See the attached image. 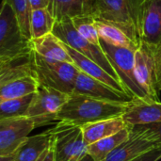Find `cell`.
<instances>
[{"label": "cell", "instance_id": "obj_27", "mask_svg": "<svg viewBox=\"0 0 161 161\" xmlns=\"http://www.w3.org/2000/svg\"><path fill=\"white\" fill-rule=\"evenodd\" d=\"M2 2L7 3L11 7L13 11L15 12L17 19L19 21V25L24 35L31 40V32H30V14L31 8L29 4V0H2Z\"/></svg>", "mask_w": 161, "mask_h": 161}, {"label": "cell", "instance_id": "obj_17", "mask_svg": "<svg viewBox=\"0 0 161 161\" xmlns=\"http://www.w3.org/2000/svg\"><path fill=\"white\" fill-rule=\"evenodd\" d=\"M128 125L123 116L108 118L95 123L82 125L83 137L86 144L89 146L92 143L98 142L104 138L109 137L126 128Z\"/></svg>", "mask_w": 161, "mask_h": 161}, {"label": "cell", "instance_id": "obj_7", "mask_svg": "<svg viewBox=\"0 0 161 161\" xmlns=\"http://www.w3.org/2000/svg\"><path fill=\"white\" fill-rule=\"evenodd\" d=\"M52 134L56 161H79L88 154L80 125L59 122L52 128Z\"/></svg>", "mask_w": 161, "mask_h": 161}, {"label": "cell", "instance_id": "obj_33", "mask_svg": "<svg viewBox=\"0 0 161 161\" xmlns=\"http://www.w3.org/2000/svg\"><path fill=\"white\" fill-rule=\"evenodd\" d=\"M79 161H95L92 158V156L90 155V154H87L85 157H83Z\"/></svg>", "mask_w": 161, "mask_h": 161}, {"label": "cell", "instance_id": "obj_10", "mask_svg": "<svg viewBox=\"0 0 161 161\" xmlns=\"http://www.w3.org/2000/svg\"><path fill=\"white\" fill-rule=\"evenodd\" d=\"M37 126L28 116L0 119V156L13 154Z\"/></svg>", "mask_w": 161, "mask_h": 161}, {"label": "cell", "instance_id": "obj_6", "mask_svg": "<svg viewBox=\"0 0 161 161\" xmlns=\"http://www.w3.org/2000/svg\"><path fill=\"white\" fill-rule=\"evenodd\" d=\"M61 42L103 67L110 75L119 80L115 70L101 46H97L82 37L75 29L71 18L56 22L52 31ZM120 81V80H119ZM121 82V81H120Z\"/></svg>", "mask_w": 161, "mask_h": 161}, {"label": "cell", "instance_id": "obj_22", "mask_svg": "<svg viewBox=\"0 0 161 161\" xmlns=\"http://www.w3.org/2000/svg\"><path fill=\"white\" fill-rule=\"evenodd\" d=\"M130 133L131 127L127 126L114 135L99 140L88 146V154H90L95 161H105L121 143L129 138Z\"/></svg>", "mask_w": 161, "mask_h": 161}, {"label": "cell", "instance_id": "obj_31", "mask_svg": "<svg viewBox=\"0 0 161 161\" xmlns=\"http://www.w3.org/2000/svg\"><path fill=\"white\" fill-rule=\"evenodd\" d=\"M156 61H157V76L158 89L161 91V47H157L156 51Z\"/></svg>", "mask_w": 161, "mask_h": 161}, {"label": "cell", "instance_id": "obj_3", "mask_svg": "<svg viewBox=\"0 0 161 161\" xmlns=\"http://www.w3.org/2000/svg\"><path fill=\"white\" fill-rule=\"evenodd\" d=\"M100 44L119 80L133 100L152 101L141 85L136 72L135 50L111 45L100 39Z\"/></svg>", "mask_w": 161, "mask_h": 161}, {"label": "cell", "instance_id": "obj_1", "mask_svg": "<svg viewBox=\"0 0 161 161\" xmlns=\"http://www.w3.org/2000/svg\"><path fill=\"white\" fill-rule=\"evenodd\" d=\"M128 104L104 101L87 95L72 93L58 111L57 121L82 126L101 120L123 116Z\"/></svg>", "mask_w": 161, "mask_h": 161}, {"label": "cell", "instance_id": "obj_18", "mask_svg": "<svg viewBox=\"0 0 161 161\" xmlns=\"http://www.w3.org/2000/svg\"><path fill=\"white\" fill-rule=\"evenodd\" d=\"M31 46L34 52L45 58L74 63L64 46V42L53 32L37 39H31Z\"/></svg>", "mask_w": 161, "mask_h": 161}, {"label": "cell", "instance_id": "obj_8", "mask_svg": "<svg viewBox=\"0 0 161 161\" xmlns=\"http://www.w3.org/2000/svg\"><path fill=\"white\" fill-rule=\"evenodd\" d=\"M70 94L40 85L34 93L27 115L33 118L38 126L57 121V115L68 101Z\"/></svg>", "mask_w": 161, "mask_h": 161}, {"label": "cell", "instance_id": "obj_32", "mask_svg": "<svg viewBox=\"0 0 161 161\" xmlns=\"http://www.w3.org/2000/svg\"><path fill=\"white\" fill-rule=\"evenodd\" d=\"M30 8L32 9L42 8L48 7V0H29Z\"/></svg>", "mask_w": 161, "mask_h": 161}, {"label": "cell", "instance_id": "obj_24", "mask_svg": "<svg viewBox=\"0 0 161 161\" xmlns=\"http://www.w3.org/2000/svg\"><path fill=\"white\" fill-rule=\"evenodd\" d=\"M55 24L56 20L47 8L32 9L30 14L31 39H37L52 33Z\"/></svg>", "mask_w": 161, "mask_h": 161}, {"label": "cell", "instance_id": "obj_4", "mask_svg": "<svg viewBox=\"0 0 161 161\" xmlns=\"http://www.w3.org/2000/svg\"><path fill=\"white\" fill-rule=\"evenodd\" d=\"M34 70L39 84L72 94L79 69L71 62L45 58L34 52Z\"/></svg>", "mask_w": 161, "mask_h": 161}, {"label": "cell", "instance_id": "obj_28", "mask_svg": "<svg viewBox=\"0 0 161 161\" xmlns=\"http://www.w3.org/2000/svg\"><path fill=\"white\" fill-rule=\"evenodd\" d=\"M132 127L141 132L145 138L152 142L156 147L161 148V123L152 125H134Z\"/></svg>", "mask_w": 161, "mask_h": 161}, {"label": "cell", "instance_id": "obj_9", "mask_svg": "<svg viewBox=\"0 0 161 161\" xmlns=\"http://www.w3.org/2000/svg\"><path fill=\"white\" fill-rule=\"evenodd\" d=\"M157 47L142 42L135 51V65L138 79L152 101H159L157 76Z\"/></svg>", "mask_w": 161, "mask_h": 161}, {"label": "cell", "instance_id": "obj_29", "mask_svg": "<svg viewBox=\"0 0 161 161\" xmlns=\"http://www.w3.org/2000/svg\"><path fill=\"white\" fill-rule=\"evenodd\" d=\"M161 159V148H154L131 161H158Z\"/></svg>", "mask_w": 161, "mask_h": 161}, {"label": "cell", "instance_id": "obj_5", "mask_svg": "<svg viewBox=\"0 0 161 161\" xmlns=\"http://www.w3.org/2000/svg\"><path fill=\"white\" fill-rule=\"evenodd\" d=\"M33 51L31 40L27 39L19 25L11 7L1 3L0 10V59L13 58Z\"/></svg>", "mask_w": 161, "mask_h": 161}, {"label": "cell", "instance_id": "obj_34", "mask_svg": "<svg viewBox=\"0 0 161 161\" xmlns=\"http://www.w3.org/2000/svg\"><path fill=\"white\" fill-rule=\"evenodd\" d=\"M160 47H161V46H160Z\"/></svg>", "mask_w": 161, "mask_h": 161}, {"label": "cell", "instance_id": "obj_15", "mask_svg": "<svg viewBox=\"0 0 161 161\" xmlns=\"http://www.w3.org/2000/svg\"><path fill=\"white\" fill-rule=\"evenodd\" d=\"M64 46H65L67 52L69 53V55L71 56L74 64L81 72L85 73L86 75H88L99 81H102L103 83L112 87L113 89H115L119 92H125L127 94V92H126L125 89L124 88V86L122 85V83L119 80H117L116 78H114L112 75H110L103 67H101L95 61L83 56L76 50L73 49L69 45L64 43Z\"/></svg>", "mask_w": 161, "mask_h": 161}, {"label": "cell", "instance_id": "obj_13", "mask_svg": "<svg viewBox=\"0 0 161 161\" xmlns=\"http://www.w3.org/2000/svg\"><path fill=\"white\" fill-rule=\"evenodd\" d=\"M123 118L128 126L161 123V102L133 100L128 104Z\"/></svg>", "mask_w": 161, "mask_h": 161}, {"label": "cell", "instance_id": "obj_20", "mask_svg": "<svg viewBox=\"0 0 161 161\" xmlns=\"http://www.w3.org/2000/svg\"><path fill=\"white\" fill-rule=\"evenodd\" d=\"M47 8L56 22L79 15H90L89 0H48Z\"/></svg>", "mask_w": 161, "mask_h": 161}, {"label": "cell", "instance_id": "obj_12", "mask_svg": "<svg viewBox=\"0 0 161 161\" xmlns=\"http://www.w3.org/2000/svg\"><path fill=\"white\" fill-rule=\"evenodd\" d=\"M142 42L161 46V0H144L141 16Z\"/></svg>", "mask_w": 161, "mask_h": 161}, {"label": "cell", "instance_id": "obj_2", "mask_svg": "<svg viewBox=\"0 0 161 161\" xmlns=\"http://www.w3.org/2000/svg\"><path fill=\"white\" fill-rule=\"evenodd\" d=\"M143 2L144 0H89L90 15L95 20L115 25L140 44Z\"/></svg>", "mask_w": 161, "mask_h": 161}, {"label": "cell", "instance_id": "obj_11", "mask_svg": "<svg viewBox=\"0 0 161 161\" xmlns=\"http://www.w3.org/2000/svg\"><path fill=\"white\" fill-rule=\"evenodd\" d=\"M73 93L87 95L99 100L117 102V103H130L133 98L128 94L119 92L112 87L99 81L79 70L75 80V86Z\"/></svg>", "mask_w": 161, "mask_h": 161}, {"label": "cell", "instance_id": "obj_30", "mask_svg": "<svg viewBox=\"0 0 161 161\" xmlns=\"http://www.w3.org/2000/svg\"><path fill=\"white\" fill-rule=\"evenodd\" d=\"M37 161H56V155H55L53 142H51V144L49 145V147L42 153V155L39 158V159Z\"/></svg>", "mask_w": 161, "mask_h": 161}, {"label": "cell", "instance_id": "obj_14", "mask_svg": "<svg viewBox=\"0 0 161 161\" xmlns=\"http://www.w3.org/2000/svg\"><path fill=\"white\" fill-rule=\"evenodd\" d=\"M131 127L129 138L121 143L105 161H131L144 153L157 148L156 145L145 138L141 132Z\"/></svg>", "mask_w": 161, "mask_h": 161}, {"label": "cell", "instance_id": "obj_21", "mask_svg": "<svg viewBox=\"0 0 161 161\" xmlns=\"http://www.w3.org/2000/svg\"><path fill=\"white\" fill-rule=\"evenodd\" d=\"M39 86V81L34 75H26L2 83L0 84V101L33 94Z\"/></svg>", "mask_w": 161, "mask_h": 161}, {"label": "cell", "instance_id": "obj_16", "mask_svg": "<svg viewBox=\"0 0 161 161\" xmlns=\"http://www.w3.org/2000/svg\"><path fill=\"white\" fill-rule=\"evenodd\" d=\"M34 51L13 58L0 59V84L26 75L36 76Z\"/></svg>", "mask_w": 161, "mask_h": 161}, {"label": "cell", "instance_id": "obj_25", "mask_svg": "<svg viewBox=\"0 0 161 161\" xmlns=\"http://www.w3.org/2000/svg\"><path fill=\"white\" fill-rule=\"evenodd\" d=\"M33 96L34 93L20 98L0 101V119L26 116Z\"/></svg>", "mask_w": 161, "mask_h": 161}, {"label": "cell", "instance_id": "obj_26", "mask_svg": "<svg viewBox=\"0 0 161 161\" xmlns=\"http://www.w3.org/2000/svg\"><path fill=\"white\" fill-rule=\"evenodd\" d=\"M72 23L78 33L92 43L101 46L100 37L95 25V19L91 15H79L72 18Z\"/></svg>", "mask_w": 161, "mask_h": 161}, {"label": "cell", "instance_id": "obj_19", "mask_svg": "<svg viewBox=\"0 0 161 161\" xmlns=\"http://www.w3.org/2000/svg\"><path fill=\"white\" fill-rule=\"evenodd\" d=\"M52 129L27 137L14 152L13 161H37L52 142Z\"/></svg>", "mask_w": 161, "mask_h": 161}, {"label": "cell", "instance_id": "obj_23", "mask_svg": "<svg viewBox=\"0 0 161 161\" xmlns=\"http://www.w3.org/2000/svg\"><path fill=\"white\" fill-rule=\"evenodd\" d=\"M95 25L100 39L111 45L129 48L136 51L141 44L134 42L124 30H122L115 25L95 20Z\"/></svg>", "mask_w": 161, "mask_h": 161}]
</instances>
